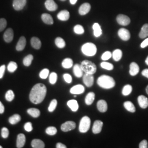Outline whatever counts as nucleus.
Masks as SVG:
<instances>
[{
    "label": "nucleus",
    "mask_w": 148,
    "mask_h": 148,
    "mask_svg": "<svg viewBox=\"0 0 148 148\" xmlns=\"http://www.w3.org/2000/svg\"><path fill=\"white\" fill-rule=\"evenodd\" d=\"M41 19L45 24L48 25H52L53 24V19L52 16L48 13H43L41 16Z\"/></svg>",
    "instance_id": "393cba45"
},
{
    "label": "nucleus",
    "mask_w": 148,
    "mask_h": 148,
    "mask_svg": "<svg viewBox=\"0 0 148 148\" xmlns=\"http://www.w3.org/2000/svg\"><path fill=\"white\" fill-rule=\"evenodd\" d=\"M62 66L65 69H69L71 68L73 66V61L71 58H67L64 59L62 62Z\"/></svg>",
    "instance_id": "2f4dec72"
},
{
    "label": "nucleus",
    "mask_w": 148,
    "mask_h": 148,
    "mask_svg": "<svg viewBox=\"0 0 148 148\" xmlns=\"http://www.w3.org/2000/svg\"><path fill=\"white\" fill-rule=\"evenodd\" d=\"M95 99V93L94 92L88 93L85 98V103L87 106H90Z\"/></svg>",
    "instance_id": "b1692460"
},
{
    "label": "nucleus",
    "mask_w": 148,
    "mask_h": 148,
    "mask_svg": "<svg viewBox=\"0 0 148 148\" xmlns=\"http://www.w3.org/2000/svg\"><path fill=\"white\" fill-rule=\"evenodd\" d=\"M45 5L48 11H55L58 9V5L54 0H46Z\"/></svg>",
    "instance_id": "ddd939ff"
},
{
    "label": "nucleus",
    "mask_w": 148,
    "mask_h": 148,
    "mask_svg": "<svg viewBox=\"0 0 148 148\" xmlns=\"http://www.w3.org/2000/svg\"><path fill=\"white\" fill-rule=\"evenodd\" d=\"M81 51L85 56L92 57L94 56L97 53V48L94 43L88 42L82 45L81 47Z\"/></svg>",
    "instance_id": "20e7f679"
},
{
    "label": "nucleus",
    "mask_w": 148,
    "mask_h": 148,
    "mask_svg": "<svg viewBox=\"0 0 148 148\" xmlns=\"http://www.w3.org/2000/svg\"><path fill=\"white\" fill-rule=\"evenodd\" d=\"M147 46H148V38H146L145 40H144L140 45V47L142 48H145Z\"/></svg>",
    "instance_id": "5fc2aeb1"
},
{
    "label": "nucleus",
    "mask_w": 148,
    "mask_h": 148,
    "mask_svg": "<svg viewBox=\"0 0 148 148\" xmlns=\"http://www.w3.org/2000/svg\"><path fill=\"white\" fill-rule=\"evenodd\" d=\"M7 26V21L5 19H0V32H2Z\"/></svg>",
    "instance_id": "09e8293b"
},
{
    "label": "nucleus",
    "mask_w": 148,
    "mask_h": 148,
    "mask_svg": "<svg viewBox=\"0 0 148 148\" xmlns=\"http://www.w3.org/2000/svg\"><path fill=\"white\" fill-rule=\"evenodd\" d=\"M90 8H91V6L90 3H83L79 7V14L81 16H84L90 12Z\"/></svg>",
    "instance_id": "2eb2a0df"
},
{
    "label": "nucleus",
    "mask_w": 148,
    "mask_h": 148,
    "mask_svg": "<svg viewBox=\"0 0 148 148\" xmlns=\"http://www.w3.org/2000/svg\"><path fill=\"white\" fill-rule=\"evenodd\" d=\"M27 113L34 118H37L40 115V111L36 108H30L27 110Z\"/></svg>",
    "instance_id": "473e14b6"
},
{
    "label": "nucleus",
    "mask_w": 148,
    "mask_h": 148,
    "mask_svg": "<svg viewBox=\"0 0 148 148\" xmlns=\"http://www.w3.org/2000/svg\"><path fill=\"white\" fill-rule=\"evenodd\" d=\"M139 106L143 109H146L148 106V99L144 95H139L138 97Z\"/></svg>",
    "instance_id": "dca6fc26"
},
{
    "label": "nucleus",
    "mask_w": 148,
    "mask_h": 148,
    "mask_svg": "<svg viewBox=\"0 0 148 148\" xmlns=\"http://www.w3.org/2000/svg\"><path fill=\"white\" fill-rule=\"evenodd\" d=\"M31 45L32 47L36 49H39L41 47V42L40 40L36 37H32L31 39Z\"/></svg>",
    "instance_id": "a878e982"
},
{
    "label": "nucleus",
    "mask_w": 148,
    "mask_h": 148,
    "mask_svg": "<svg viewBox=\"0 0 148 148\" xmlns=\"http://www.w3.org/2000/svg\"><path fill=\"white\" fill-rule=\"evenodd\" d=\"M74 32L77 35H82L85 32V30L81 25H76L74 27Z\"/></svg>",
    "instance_id": "58836bf2"
},
{
    "label": "nucleus",
    "mask_w": 148,
    "mask_h": 148,
    "mask_svg": "<svg viewBox=\"0 0 148 148\" xmlns=\"http://www.w3.org/2000/svg\"><path fill=\"white\" fill-rule=\"evenodd\" d=\"M57 101L56 99H53L51 101L48 107V111L49 112H53L54 111L57 106Z\"/></svg>",
    "instance_id": "c03bdc74"
},
{
    "label": "nucleus",
    "mask_w": 148,
    "mask_h": 148,
    "mask_svg": "<svg viewBox=\"0 0 148 148\" xmlns=\"http://www.w3.org/2000/svg\"><path fill=\"white\" fill-rule=\"evenodd\" d=\"M132 86L131 85H126L123 87L122 93L125 96L130 95L132 92Z\"/></svg>",
    "instance_id": "72a5a7b5"
},
{
    "label": "nucleus",
    "mask_w": 148,
    "mask_h": 148,
    "mask_svg": "<svg viewBox=\"0 0 148 148\" xmlns=\"http://www.w3.org/2000/svg\"><path fill=\"white\" fill-rule=\"evenodd\" d=\"M5 99L8 101H12L14 98V93L13 90H8L5 95Z\"/></svg>",
    "instance_id": "ea45409f"
},
{
    "label": "nucleus",
    "mask_w": 148,
    "mask_h": 148,
    "mask_svg": "<svg viewBox=\"0 0 148 148\" xmlns=\"http://www.w3.org/2000/svg\"><path fill=\"white\" fill-rule=\"evenodd\" d=\"M139 71V65L135 62H132L130 65V74L132 76H134L138 74Z\"/></svg>",
    "instance_id": "6ab92c4d"
},
{
    "label": "nucleus",
    "mask_w": 148,
    "mask_h": 148,
    "mask_svg": "<svg viewBox=\"0 0 148 148\" xmlns=\"http://www.w3.org/2000/svg\"><path fill=\"white\" fill-rule=\"evenodd\" d=\"M55 43L56 45L59 48H63L65 47L66 43L65 41L64 40L63 38L62 37H57L55 40Z\"/></svg>",
    "instance_id": "c9c22d12"
},
{
    "label": "nucleus",
    "mask_w": 148,
    "mask_h": 148,
    "mask_svg": "<svg viewBox=\"0 0 148 148\" xmlns=\"http://www.w3.org/2000/svg\"><path fill=\"white\" fill-rule=\"evenodd\" d=\"M47 93V88L42 84L35 85L30 93L29 99L32 103L38 104L42 102Z\"/></svg>",
    "instance_id": "f257e3e1"
},
{
    "label": "nucleus",
    "mask_w": 148,
    "mask_h": 148,
    "mask_svg": "<svg viewBox=\"0 0 148 148\" xmlns=\"http://www.w3.org/2000/svg\"><path fill=\"white\" fill-rule=\"evenodd\" d=\"M1 136L3 138H7L9 136V130L6 127L2 128L1 130Z\"/></svg>",
    "instance_id": "de8ad7c7"
},
{
    "label": "nucleus",
    "mask_w": 148,
    "mask_h": 148,
    "mask_svg": "<svg viewBox=\"0 0 148 148\" xmlns=\"http://www.w3.org/2000/svg\"><path fill=\"white\" fill-rule=\"evenodd\" d=\"M97 109L101 112H105L108 110V104L106 101L99 100L97 104Z\"/></svg>",
    "instance_id": "aec40b11"
},
{
    "label": "nucleus",
    "mask_w": 148,
    "mask_h": 148,
    "mask_svg": "<svg viewBox=\"0 0 148 148\" xmlns=\"http://www.w3.org/2000/svg\"><path fill=\"white\" fill-rule=\"evenodd\" d=\"M18 68V65L14 62H11L8 64L7 69L10 73H14Z\"/></svg>",
    "instance_id": "4c0bfd02"
},
{
    "label": "nucleus",
    "mask_w": 148,
    "mask_h": 148,
    "mask_svg": "<svg viewBox=\"0 0 148 148\" xmlns=\"http://www.w3.org/2000/svg\"><path fill=\"white\" fill-rule=\"evenodd\" d=\"M32 146L34 148H44L45 147V144L42 140L35 139L32 140Z\"/></svg>",
    "instance_id": "bb28decb"
},
{
    "label": "nucleus",
    "mask_w": 148,
    "mask_h": 148,
    "mask_svg": "<svg viewBox=\"0 0 148 148\" xmlns=\"http://www.w3.org/2000/svg\"><path fill=\"white\" fill-rule=\"evenodd\" d=\"M14 37L13 30L11 28H8L6 30L3 35V39L5 42L10 43L12 41Z\"/></svg>",
    "instance_id": "f8f14e48"
},
{
    "label": "nucleus",
    "mask_w": 148,
    "mask_h": 148,
    "mask_svg": "<svg viewBox=\"0 0 148 148\" xmlns=\"http://www.w3.org/2000/svg\"><path fill=\"white\" fill-rule=\"evenodd\" d=\"M49 73V70L48 69H43L40 73V77L42 79H46L47 78L48 76Z\"/></svg>",
    "instance_id": "a18cd8bd"
},
{
    "label": "nucleus",
    "mask_w": 148,
    "mask_h": 148,
    "mask_svg": "<svg viewBox=\"0 0 148 148\" xmlns=\"http://www.w3.org/2000/svg\"><path fill=\"white\" fill-rule=\"evenodd\" d=\"M64 79L65 81L68 84H71L72 82V77L69 74H64Z\"/></svg>",
    "instance_id": "8fccbe9b"
},
{
    "label": "nucleus",
    "mask_w": 148,
    "mask_h": 148,
    "mask_svg": "<svg viewBox=\"0 0 148 148\" xmlns=\"http://www.w3.org/2000/svg\"><path fill=\"white\" fill-rule=\"evenodd\" d=\"M0 148H2V146H1V145H0Z\"/></svg>",
    "instance_id": "e2e57ef3"
},
{
    "label": "nucleus",
    "mask_w": 148,
    "mask_h": 148,
    "mask_svg": "<svg viewBox=\"0 0 148 148\" xmlns=\"http://www.w3.org/2000/svg\"><path fill=\"white\" fill-rule=\"evenodd\" d=\"M111 57H112V53L110 51H106L102 54L101 58L103 60L106 61L107 60H109Z\"/></svg>",
    "instance_id": "49530a36"
},
{
    "label": "nucleus",
    "mask_w": 148,
    "mask_h": 148,
    "mask_svg": "<svg viewBox=\"0 0 148 148\" xmlns=\"http://www.w3.org/2000/svg\"><path fill=\"white\" fill-rule=\"evenodd\" d=\"M123 106L127 111L131 112H134L136 111V108L134 104L130 101H126L123 103Z\"/></svg>",
    "instance_id": "7c9ffc66"
},
{
    "label": "nucleus",
    "mask_w": 148,
    "mask_h": 148,
    "mask_svg": "<svg viewBox=\"0 0 148 148\" xmlns=\"http://www.w3.org/2000/svg\"><path fill=\"white\" fill-rule=\"evenodd\" d=\"M33 56L29 54L23 59V64L26 66H29L32 64V61L33 60Z\"/></svg>",
    "instance_id": "e433bc0d"
},
{
    "label": "nucleus",
    "mask_w": 148,
    "mask_h": 148,
    "mask_svg": "<svg viewBox=\"0 0 148 148\" xmlns=\"http://www.w3.org/2000/svg\"><path fill=\"white\" fill-rule=\"evenodd\" d=\"M26 142V138L24 134H19L16 139V147L18 148H23Z\"/></svg>",
    "instance_id": "a211bd4d"
},
{
    "label": "nucleus",
    "mask_w": 148,
    "mask_h": 148,
    "mask_svg": "<svg viewBox=\"0 0 148 148\" xmlns=\"http://www.w3.org/2000/svg\"><path fill=\"white\" fill-rule=\"evenodd\" d=\"M146 92H147V93L148 95V85L147 86V87H146Z\"/></svg>",
    "instance_id": "680f3d73"
},
{
    "label": "nucleus",
    "mask_w": 148,
    "mask_h": 148,
    "mask_svg": "<svg viewBox=\"0 0 148 148\" xmlns=\"http://www.w3.org/2000/svg\"><path fill=\"white\" fill-rule=\"evenodd\" d=\"M139 36L140 38H145L148 36V24H145L142 27L139 34Z\"/></svg>",
    "instance_id": "c756f323"
},
{
    "label": "nucleus",
    "mask_w": 148,
    "mask_h": 148,
    "mask_svg": "<svg viewBox=\"0 0 148 148\" xmlns=\"http://www.w3.org/2000/svg\"><path fill=\"white\" fill-rule=\"evenodd\" d=\"M93 34L96 37H99L102 35V30L101 29V26L97 23H95L93 25Z\"/></svg>",
    "instance_id": "cd10ccee"
},
{
    "label": "nucleus",
    "mask_w": 148,
    "mask_h": 148,
    "mask_svg": "<svg viewBox=\"0 0 148 148\" xmlns=\"http://www.w3.org/2000/svg\"><path fill=\"white\" fill-rule=\"evenodd\" d=\"M57 18L60 21H66L70 18V13L69 12L66 10H63L60 11L58 14Z\"/></svg>",
    "instance_id": "412c9836"
},
{
    "label": "nucleus",
    "mask_w": 148,
    "mask_h": 148,
    "mask_svg": "<svg viewBox=\"0 0 148 148\" xmlns=\"http://www.w3.org/2000/svg\"><path fill=\"white\" fill-rule=\"evenodd\" d=\"M5 65H3L0 66V79H2L3 77V75L5 72Z\"/></svg>",
    "instance_id": "864d4df0"
},
{
    "label": "nucleus",
    "mask_w": 148,
    "mask_h": 148,
    "mask_svg": "<svg viewBox=\"0 0 148 148\" xmlns=\"http://www.w3.org/2000/svg\"><path fill=\"white\" fill-rule=\"evenodd\" d=\"M26 43H27V41H26V38L24 36H21L20 37L18 42L16 44V49L18 51H23L26 46Z\"/></svg>",
    "instance_id": "f3484780"
},
{
    "label": "nucleus",
    "mask_w": 148,
    "mask_h": 148,
    "mask_svg": "<svg viewBox=\"0 0 148 148\" xmlns=\"http://www.w3.org/2000/svg\"><path fill=\"white\" fill-rule=\"evenodd\" d=\"M97 82L99 86L104 89H111L115 86V81L114 79L111 76L106 75L99 76Z\"/></svg>",
    "instance_id": "f03ea898"
},
{
    "label": "nucleus",
    "mask_w": 148,
    "mask_h": 148,
    "mask_svg": "<svg viewBox=\"0 0 148 148\" xmlns=\"http://www.w3.org/2000/svg\"><path fill=\"white\" fill-rule=\"evenodd\" d=\"M101 66L102 68L107 70H109V71L112 70L114 69V65L110 63L109 62H103L101 63Z\"/></svg>",
    "instance_id": "a19ab883"
},
{
    "label": "nucleus",
    "mask_w": 148,
    "mask_h": 148,
    "mask_svg": "<svg viewBox=\"0 0 148 148\" xmlns=\"http://www.w3.org/2000/svg\"><path fill=\"white\" fill-rule=\"evenodd\" d=\"M103 122L101 120H96L92 127V132L95 134H98L101 133L102 130Z\"/></svg>",
    "instance_id": "4468645a"
},
{
    "label": "nucleus",
    "mask_w": 148,
    "mask_h": 148,
    "mask_svg": "<svg viewBox=\"0 0 148 148\" xmlns=\"http://www.w3.org/2000/svg\"><path fill=\"white\" fill-rule=\"evenodd\" d=\"M145 63L147 65H148V56L147 57V58H146V60H145Z\"/></svg>",
    "instance_id": "052dcab7"
},
{
    "label": "nucleus",
    "mask_w": 148,
    "mask_h": 148,
    "mask_svg": "<svg viewBox=\"0 0 148 148\" xmlns=\"http://www.w3.org/2000/svg\"><path fill=\"white\" fill-rule=\"evenodd\" d=\"M5 111V106L2 103V102L0 101V114H2Z\"/></svg>",
    "instance_id": "4d7b16f0"
},
{
    "label": "nucleus",
    "mask_w": 148,
    "mask_h": 148,
    "mask_svg": "<svg viewBox=\"0 0 148 148\" xmlns=\"http://www.w3.org/2000/svg\"><path fill=\"white\" fill-rule=\"evenodd\" d=\"M73 71H74V74L75 76L78 78L81 77L82 76H83V70L81 67V65H79V64H76L74 66L73 68Z\"/></svg>",
    "instance_id": "5701e85b"
},
{
    "label": "nucleus",
    "mask_w": 148,
    "mask_h": 148,
    "mask_svg": "<svg viewBox=\"0 0 148 148\" xmlns=\"http://www.w3.org/2000/svg\"><path fill=\"white\" fill-rule=\"evenodd\" d=\"M148 147V142L147 140H143L139 143V148H147Z\"/></svg>",
    "instance_id": "603ef678"
},
{
    "label": "nucleus",
    "mask_w": 148,
    "mask_h": 148,
    "mask_svg": "<svg viewBox=\"0 0 148 148\" xmlns=\"http://www.w3.org/2000/svg\"><path fill=\"white\" fill-rule=\"evenodd\" d=\"M60 1H66V0H60Z\"/></svg>",
    "instance_id": "0e129e2a"
},
{
    "label": "nucleus",
    "mask_w": 148,
    "mask_h": 148,
    "mask_svg": "<svg viewBox=\"0 0 148 148\" xmlns=\"http://www.w3.org/2000/svg\"><path fill=\"white\" fill-rule=\"evenodd\" d=\"M27 4V0H14L13 2V7L16 11L22 10Z\"/></svg>",
    "instance_id": "9d476101"
},
{
    "label": "nucleus",
    "mask_w": 148,
    "mask_h": 148,
    "mask_svg": "<svg viewBox=\"0 0 148 148\" xmlns=\"http://www.w3.org/2000/svg\"><path fill=\"white\" fill-rule=\"evenodd\" d=\"M90 119L87 116L83 117L79 122V131L81 133H86L90 130Z\"/></svg>",
    "instance_id": "39448f33"
},
{
    "label": "nucleus",
    "mask_w": 148,
    "mask_h": 148,
    "mask_svg": "<svg viewBox=\"0 0 148 148\" xmlns=\"http://www.w3.org/2000/svg\"><path fill=\"white\" fill-rule=\"evenodd\" d=\"M83 82L87 87H92L94 84V77L93 75L85 73L83 75Z\"/></svg>",
    "instance_id": "1a4fd4ad"
},
{
    "label": "nucleus",
    "mask_w": 148,
    "mask_h": 148,
    "mask_svg": "<svg viewBox=\"0 0 148 148\" xmlns=\"http://www.w3.org/2000/svg\"><path fill=\"white\" fill-rule=\"evenodd\" d=\"M21 120V117L19 114H14L9 118V122L12 125H15Z\"/></svg>",
    "instance_id": "f704fd0d"
},
{
    "label": "nucleus",
    "mask_w": 148,
    "mask_h": 148,
    "mask_svg": "<svg viewBox=\"0 0 148 148\" xmlns=\"http://www.w3.org/2000/svg\"><path fill=\"white\" fill-rule=\"evenodd\" d=\"M117 22L119 24L122 26H127L130 24L131 20L128 16L124 14H119L116 17Z\"/></svg>",
    "instance_id": "423d86ee"
},
{
    "label": "nucleus",
    "mask_w": 148,
    "mask_h": 148,
    "mask_svg": "<svg viewBox=\"0 0 148 148\" xmlns=\"http://www.w3.org/2000/svg\"><path fill=\"white\" fill-rule=\"evenodd\" d=\"M46 133L49 136H54L57 133V130L55 127H48L46 130Z\"/></svg>",
    "instance_id": "79ce46f5"
},
{
    "label": "nucleus",
    "mask_w": 148,
    "mask_h": 148,
    "mask_svg": "<svg viewBox=\"0 0 148 148\" xmlns=\"http://www.w3.org/2000/svg\"><path fill=\"white\" fill-rule=\"evenodd\" d=\"M118 35L123 41H128L130 39L131 34L130 32L125 28H121L118 31Z\"/></svg>",
    "instance_id": "6e6552de"
},
{
    "label": "nucleus",
    "mask_w": 148,
    "mask_h": 148,
    "mask_svg": "<svg viewBox=\"0 0 148 148\" xmlns=\"http://www.w3.org/2000/svg\"><path fill=\"white\" fill-rule=\"evenodd\" d=\"M112 57L115 61L116 62L120 61L122 57V52L121 50L119 49H115L113 52V53H112Z\"/></svg>",
    "instance_id": "c85d7f7f"
},
{
    "label": "nucleus",
    "mask_w": 148,
    "mask_h": 148,
    "mask_svg": "<svg viewBox=\"0 0 148 148\" xmlns=\"http://www.w3.org/2000/svg\"><path fill=\"white\" fill-rule=\"evenodd\" d=\"M85 88L84 86L82 85H75L73 86L70 90V92L71 94L73 95H81L85 92Z\"/></svg>",
    "instance_id": "9b49d317"
},
{
    "label": "nucleus",
    "mask_w": 148,
    "mask_h": 148,
    "mask_svg": "<svg viewBox=\"0 0 148 148\" xmlns=\"http://www.w3.org/2000/svg\"><path fill=\"white\" fill-rule=\"evenodd\" d=\"M24 129L25 130L28 132H32L33 128H32V123L30 122H28L26 123L24 125Z\"/></svg>",
    "instance_id": "3c124183"
},
{
    "label": "nucleus",
    "mask_w": 148,
    "mask_h": 148,
    "mask_svg": "<svg viewBox=\"0 0 148 148\" xmlns=\"http://www.w3.org/2000/svg\"><path fill=\"white\" fill-rule=\"evenodd\" d=\"M49 79L50 84H51L52 85L55 84L57 81V74L54 72L52 73L49 75Z\"/></svg>",
    "instance_id": "37998d69"
},
{
    "label": "nucleus",
    "mask_w": 148,
    "mask_h": 148,
    "mask_svg": "<svg viewBox=\"0 0 148 148\" xmlns=\"http://www.w3.org/2000/svg\"><path fill=\"white\" fill-rule=\"evenodd\" d=\"M75 128H76V123L74 121H71L65 122L61 126L62 131L65 132L73 130Z\"/></svg>",
    "instance_id": "0eeeda50"
},
{
    "label": "nucleus",
    "mask_w": 148,
    "mask_h": 148,
    "mask_svg": "<svg viewBox=\"0 0 148 148\" xmlns=\"http://www.w3.org/2000/svg\"><path fill=\"white\" fill-rule=\"evenodd\" d=\"M142 75L144 77L148 79V69H145L143 70L142 72Z\"/></svg>",
    "instance_id": "6e6d98bb"
},
{
    "label": "nucleus",
    "mask_w": 148,
    "mask_h": 148,
    "mask_svg": "<svg viewBox=\"0 0 148 148\" xmlns=\"http://www.w3.org/2000/svg\"><path fill=\"white\" fill-rule=\"evenodd\" d=\"M67 106H68L69 108L74 112L77 111L79 108L77 101L75 99H71L68 101L67 102Z\"/></svg>",
    "instance_id": "4be33fe9"
},
{
    "label": "nucleus",
    "mask_w": 148,
    "mask_h": 148,
    "mask_svg": "<svg viewBox=\"0 0 148 148\" xmlns=\"http://www.w3.org/2000/svg\"><path fill=\"white\" fill-rule=\"evenodd\" d=\"M56 148H66V146L65 145L63 144V143H58L56 145Z\"/></svg>",
    "instance_id": "13d9d810"
},
{
    "label": "nucleus",
    "mask_w": 148,
    "mask_h": 148,
    "mask_svg": "<svg viewBox=\"0 0 148 148\" xmlns=\"http://www.w3.org/2000/svg\"><path fill=\"white\" fill-rule=\"evenodd\" d=\"M77 0H70V2L71 5H75L77 2Z\"/></svg>",
    "instance_id": "bf43d9fd"
},
{
    "label": "nucleus",
    "mask_w": 148,
    "mask_h": 148,
    "mask_svg": "<svg viewBox=\"0 0 148 148\" xmlns=\"http://www.w3.org/2000/svg\"><path fill=\"white\" fill-rule=\"evenodd\" d=\"M80 65L83 71L86 74L93 75L97 71V66L95 64L90 60H85L82 61Z\"/></svg>",
    "instance_id": "7ed1b4c3"
}]
</instances>
